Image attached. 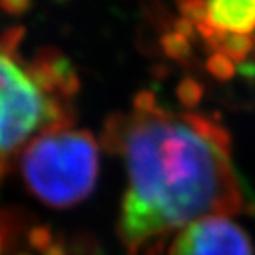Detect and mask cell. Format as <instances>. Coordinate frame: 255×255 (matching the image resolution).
<instances>
[{"label":"cell","instance_id":"1","mask_svg":"<svg viewBox=\"0 0 255 255\" xmlns=\"http://www.w3.org/2000/svg\"><path fill=\"white\" fill-rule=\"evenodd\" d=\"M103 147L125 159L128 189L118 237L126 255L207 216H236L246 196L231 159V134L201 113L174 115L157 103L147 111L113 113Z\"/></svg>","mask_w":255,"mask_h":255},{"label":"cell","instance_id":"2","mask_svg":"<svg viewBox=\"0 0 255 255\" xmlns=\"http://www.w3.org/2000/svg\"><path fill=\"white\" fill-rule=\"evenodd\" d=\"M20 176L45 206L70 209L86 201L100 174V149L86 129L45 131L20 152Z\"/></svg>","mask_w":255,"mask_h":255},{"label":"cell","instance_id":"3","mask_svg":"<svg viewBox=\"0 0 255 255\" xmlns=\"http://www.w3.org/2000/svg\"><path fill=\"white\" fill-rule=\"evenodd\" d=\"M75 120L73 105L45 95L18 53L0 48V186L10 162L33 134L68 129Z\"/></svg>","mask_w":255,"mask_h":255},{"label":"cell","instance_id":"4","mask_svg":"<svg viewBox=\"0 0 255 255\" xmlns=\"http://www.w3.org/2000/svg\"><path fill=\"white\" fill-rule=\"evenodd\" d=\"M169 255H255L244 229L224 216H207L177 232Z\"/></svg>","mask_w":255,"mask_h":255},{"label":"cell","instance_id":"5","mask_svg":"<svg viewBox=\"0 0 255 255\" xmlns=\"http://www.w3.org/2000/svg\"><path fill=\"white\" fill-rule=\"evenodd\" d=\"M28 75L47 96L71 101L80 91V78L66 55L53 47L40 48L30 62H25Z\"/></svg>","mask_w":255,"mask_h":255},{"label":"cell","instance_id":"6","mask_svg":"<svg viewBox=\"0 0 255 255\" xmlns=\"http://www.w3.org/2000/svg\"><path fill=\"white\" fill-rule=\"evenodd\" d=\"M207 22L229 33H255V0H207Z\"/></svg>","mask_w":255,"mask_h":255},{"label":"cell","instance_id":"7","mask_svg":"<svg viewBox=\"0 0 255 255\" xmlns=\"http://www.w3.org/2000/svg\"><path fill=\"white\" fill-rule=\"evenodd\" d=\"M214 50V53H222L232 60L234 63H247L251 55L255 52V37L254 35L229 33L217 30V33L206 42Z\"/></svg>","mask_w":255,"mask_h":255},{"label":"cell","instance_id":"8","mask_svg":"<svg viewBox=\"0 0 255 255\" xmlns=\"http://www.w3.org/2000/svg\"><path fill=\"white\" fill-rule=\"evenodd\" d=\"M161 50L166 57H169L174 62L179 63H186L189 62L192 57V47H191V40L181 35L179 32L172 30V32H167L161 37L159 40Z\"/></svg>","mask_w":255,"mask_h":255},{"label":"cell","instance_id":"9","mask_svg":"<svg viewBox=\"0 0 255 255\" xmlns=\"http://www.w3.org/2000/svg\"><path fill=\"white\" fill-rule=\"evenodd\" d=\"M204 95H206L204 85L194 78H184L176 88L177 100H179V103L187 110L196 108V106L202 101Z\"/></svg>","mask_w":255,"mask_h":255},{"label":"cell","instance_id":"10","mask_svg":"<svg viewBox=\"0 0 255 255\" xmlns=\"http://www.w3.org/2000/svg\"><path fill=\"white\" fill-rule=\"evenodd\" d=\"M206 68L219 81H229L236 76V63L222 53H212L206 60Z\"/></svg>","mask_w":255,"mask_h":255},{"label":"cell","instance_id":"11","mask_svg":"<svg viewBox=\"0 0 255 255\" xmlns=\"http://www.w3.org/2000/svg\"><path fill=\"white\" fill-rule=\"evenodd\" d=\"M22 227L23 221L18 214H15L13 211H0V234L2 236L17 242L20 232H22Z\"/></svg>","mask_w":255,"mask_h":255},{"label":"cell","instance_id":"12","mask_svg":"<svg viewBox=\"0 0 255 255\" xmlns=\"http://www.w3.org/2000/svg\"><path fill=\"white\" fill-rule=\"evenodd\" d=\"M27 242L33 249H37L38 252L43 254L55 241H53V234L48 227L37 226V227H32L27 232Z\"/></svg>","mask_w":255,"mask_h":255},{"label":"cell","instance_id":"13","mask_svg":"<svg viewBox=\"0 0 255 255\" xmlns=\"http://www.w3.org/2000/svg\"><path fill=\"white\" fill-rule=\"evenodd\" d=\"M33 0H0V10L12 17L25 15L32 8Z\"/></svg>","mask_w":255,"mask_h":255},{"label":"cell","instance_id":"14","mask_svg":"<svg viewBox=\"0 0 255 255\" xmlns=\"http://www.w3.org/2000/svg\"><path fill=\"white\" fill-rule=\"evenodd\" d=\"M174 30L176 32H179L181 35H184L187 38H192L194 35H196V25H194L191 20H187L184 17L174 20Z\"/></svg>","mask_w":255,"mask_h":255},{"label":"cell","instance_id":"15","mask_svg":"<svg viewBox=\"0 0 255 255\" xmlns=\"http://www.w3.org/2000/svg\"><path fill=\"white\" fill-rule=\"evenodd\" d=\"M42 255H68V254H66V249H65V244L63 242L55 241L52 246H50Z\"/></svg>","mask_w":255,"mask_h":255},{"label":"cell","instance_id":"16","mask_svg":"<svg viewBox=\"0 0 255 255\" xmlns=\"http://www.w3.org/2000/svg\"><path fill=\"white\" fill-rule=\"evenodd\" d=\"M15 244L17 242H13L12 239H8V237H5L0 234V255H3L5 251H8V249H12Z\"/></svg>","mask_w":255,"mask_h":255},{"label":"cell","instance_id":"17","mask_svg":"<svg viewBox=\"0 0 255 255\" xmlns=\"http://www.w3.org/2000/svg\"><path fill=\"white\" fill-rule=\"evenodd\" d=\"M18 255H30V254H18Z\"/></svg>","mask_w":255,"mask_h":255},{"label":"cell","instance_id":"18","mask_svg":"<svg viewBox=\"0 0 255 255\" xmlns=\"http://www.w3.org/2000/svg\"><path fill=\"white\" fill-rule=\"evenodd\" d=\"M60 2H63V0H60Z\"/></svg>","mask_w":255,"mask_h":255}]
</instances>
